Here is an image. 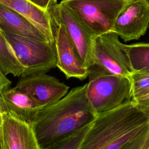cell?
Here are the masks:
<instances>
[{
    "instance_id": "cell-1",
    "label": "cell",
    "mask_w": 149,
    "mask_h": 149,
    "mask_svg": "<svg viewBox=\"0 0 149 149\" xmlns=\"http://www.w3.org/2000/svg\"><path fill=\"white\" fill-rule=\"evenodd\" d=\"M148 127L149 118L130 98L97 113L80 149H141Z\"/></svg>"
},
{
    "instance_id": "cell-2",
    "label": "cell",
    "mask_w": 149,
    "mask_h": 149,
    "mask_svg": "<svg viewBox=\"0 0 149 149\" xmlns=\"http://www.w3.org/2000/svg\"><path fill=\"white\" fill-rule=\"evenodd\" d=\"M97 112L87 94V83L71 89L57 102L41 109L32 123L40 149L91 122Z\"/></svg>"
},
{
    "instance_id": "cell-3",
    "label": "cell",
    "mask_w": 149,
    "mask_h": 149,
    "mask_svg": "<svg viewBox=\"0 0 149 149\" xmlns=\"http://www.w3.org/2000/svg\"><path fill=\"white\" fill-rule=\"evenodd\" d=\"M88 69L87 94L97 113L114 109L132 98L129 77L112 73L95 64Z\"/></svg>"
},
{
    "instance_id": "cell-4",
    "label": "cell",
    "mask_w": 149,
    "mask_h": 149,
    "mask_svg": "<svg viewBox=\"0 0 149 149\" xmlns=\"http://www.w3.org/2000/svg\"><path fill=\"white\" fill-rule=\"evenodd\" d=\"M3 33L24 68L21 77L46 73L56 67L54 42L38 40L10 33Z\"/></svg>"
},
{
    "instance_id": "cell-5",
    "label": "cell",
    "mask_w": 149,
    "mask_h": 149,
    "mask_svg": "<svg viewBox=\"0 0 149 149\" xmlns=\"http://www.w3.org/2000/svg\"><path fill=\"white\" fill-rule=\"evenodd\" d=\"M127 0H64L62 4L95 36L112 31Z\"/></svg>"
},
{
    "instance_id": "cell-6",
    "label": "cell",
    "mask_w": 149,
    "mask_h": 149,
    "mask_svg": "<svg viewBox=\"0 0 149 149\" xmlns=\"http://www.w3.org/2000/svg\"><path fill=\"white\" fill-rule=\"evenodd\" d=\"M48 12L52 19L62 23L65 27L83 66L88 69L93 65L97 36L61 2L52 6Z\"/></svg>"
},
{
    "instance_id": "cell-7",
    "label": "cell",
    "mask_w": 149,
    "mask_h": 149,
    "mask_svg": "<svg viewBox=\"0 0 149 149\" xmlns=\"http://www.w3.org/2000/svg\"><path fill=\"white\" fill-rule=\"evenodd\" d=\"M149 26V1L127 0L119 12L112 31L124 41L139 40Z\"/></svg>"
},
{
    "instance_id": "cell-8",
    "label": "cell",
    "mask_w": 149,
    "mask_h": 149,
    "mask_svg": "<svg viewBox=\"0 0 149 149\" xmlns=\"http://www.w3.org/2000/svg\"><path fill=\"white\" fill-rule=\"evenodd\" d=\"M51 20L57 59L56 67L67 79L84 80L88 77L89 69L83 66L63 24L51 18Z\"/></svg>"
},
{
    "instance_id": "cell-9",
    "label": "cell",
    "mask_w": 149,
    "mask_h": 149,
    "mask_svg": "<svg viewBox=\"0 0 149 149\" xmlns=\"http://www.w3.org/2000/svg\"><path fill=\"white\" fill-rule=\"evenodd\" d=\"M119 37L113 31L97 36L94 51V64L112 73L129 77L132 72Z\"/></svg>"
},
{
    "instance_id": "cell-10",
    "label": "cell",
    "mask_w": 149,
    "mask_h": 149,
    "mask_svg": "<svg viewBox=\"0 0 149 149\" xmlns=\"http://www.w3.org/2000/svg\"><path fill=\"white\" fill-rule=\"evenodd\" d=\"M15 87L29 94L41 109L59 101L69 89L59 79L46 73L21 77Z\"/></svg>"
},
{
    "instance_id": "cell-11",
    "label": "cell",
    "mask_w": 149,
    "mask_h": 149,
    "mask_svg": "<svg viewBox=\"0 0 149 149\" xmlns=\"http://www.w3.org/2000/svg\"><path fill=\"white\" fill-rule=\"evenodd\" d=\"M0 149H40L31 123L0 108Z\"/></svg>"
},
{
    "instance_id": "cell-12",
    "label": "cell",
    "mask_w": 149,
    "mask_h": 149,
    "mask_svg": "<svg viewBox=\"0 0 149 149\" xmlns=\"http://www.w3.org/2000/svg\"><path fill=\"white\" fill-rule=\"evenodd\" d=\"M0 108L31 124L41 109L29 94L15 87H9L0 94Z\"/></svg>"
},
{
    "instance_id": "cell-13",
    "label": "cell",
    "mask_w": 149,
    "mask_h": 149,
    "mask_svg": "<svg viewBox=\"0 0 149 149\" xmlns=\"http://www.w3.org/2000/svg\"><path fill=\"white\" fill-rule=\"evenodd\" d=\"M0 3L24 17L44 34L49 41L54 42L48 11L42 9L30 0H0Z\"/></svg>"
},
{
    "instance_id": "cell-14",
    "label": "cell",
    "mask_w": 149,
    "mask_h": 149,
    "mask_svg": "<svg viewBox=\"0 0 149 149\" xmlns=\"http://www.w3.org/2000/svg\"><path fill=\"white\" fill-rule=\"evenodd\" d=\"M0 29L3 32L16 34L41 41H51L29 20L1 3Z\"/></svg>"
},
{
    "instance_id": "cell-15",
    "label": "cell",
    "mask_w": 149,
    "mask_h": 149,
    "mask_svg": "<svg viewBox=\"0 0 149 149\" xmlns=\"http://www.w3.org/2000/svg\"><path fill=\"white\" fill-rule=\"evenodd\" d=\"M121 47L126 54L132 73H149V43H122Z\"/></svg>"
},
{
    "instance_id": "cell-16",
    "label": "cell",
    "mask_w": 149,
    "mask_h": 149,
    "mask_svg": "<svg viewBox=\"0 0 149 149\" xmlns=\"http://www.w3.org/2000/svg\"><path fill=\"white\" fill-rule=\"evenodd\" d=\"M0 69L5 75L21 77L24 68L20 64L10 43L0 29Z\"/></svg>"
},
{
    "instance_id": "cell-17",
    "label": "cell",
    "mask_w": 149,
    "mask_h": 149,
    "mask_svg": "<svg viewBox=\"0 0 149 149\" xmlns=\"http://www.w3.org/2000/svg\"><path fill=\"white\" fill-rule=\"evenodd\" d=\"M91 123L74 130L51 145L48 149H80L88 132Z\"/></svg>"
},
{
    "instance_id": "cell-18",
    "label": "cell",
    "mask_w": 149,
    "mask_h": 149,
    "mask_svg": "<svg viewBox=\"0 0 149 149\" xmlns=\"http://www.w3.org/2000/svg\"><path fill=\"white\" fill-rule=\"evenodd\" d=\"M129 78L131 82L132 98L139 97L149 90V73H132Z\"/></svg>"
},
{
    "instance_id": "cell-19",
    "label": "cell",
    "mask_w": 149,
    "mask_h": 149,
    "mask_svg": "<svg viewBox=\"0 0 149 149\" xmlns=\"http://www.w3.org/2000/svg\"><path fill=\"white\" fill-rule=\"evenodd\" d=\"M132 100L137 107L149 118V90Z\"/></svg>"
},
{
    "instance_id": "cell-20",
    "label": "cell",
    "mask_w": 149,
    "mask_h": 149,
    "mask_svg": "<svg viewBox=\"0 0 149 149\" xmlns=\"http://www.w3.org/2000/svg\"><path fill=\"white\" fill-rule=\"evenodd\" d=\"M34 3L42 8V9L48 11L49 9L54 5L58 3L57 0H30Z\"/></svg>"
},
{
    "instance_id": "cell-21",
    "label": "cell",
    "mask_w": 149,
    "mask_h": 149,
    "mask_svg": "<svg viewBox=\"0 0 149 149\" xmlns=\"http://www.w3.org/2000/svg\"><path fill=\"white\" fill-rule=\"evenodd\" d=\"M11 81L6 77L0 69V94L5 90L10 87Z\"/></svg>"
},
{
    "instance_id": "cell-22",
    "label": "cell",
    "mask_w": 149,
    "mask_h": 149,
    "mask_svg": "<svg viewBox=\"0 0 149 149\" xmlns=\"http://www.w3.org/2000/svg\"><path fill=\"white\" fill-rule=\"evenodd\" d=\"M141 149H149V127L144 137Z\"/></svg>"
},
{
    "instance_id": "cell-23",
    "label": "cell",
    "mask_w": 149,
    "mask_h": 149,
    "mask_svg": "<svg viewBox=\"0 0 149 149\" xmlns=\"http://www.w3.org/2000/svg\"><path fill=\"white\" fill-rule=\"evenodd\" d=\"M61 1H64V0H61Z\"/></svg>"
}]
</instances>
